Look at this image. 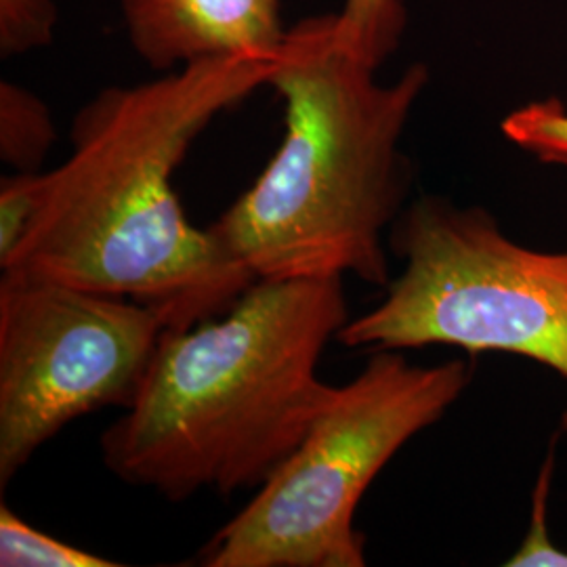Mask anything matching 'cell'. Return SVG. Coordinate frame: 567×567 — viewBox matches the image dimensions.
<instances>
[{"mask_svg":"<svg viewBox=\"0 0 567 567\" xmlns=\"http://www.w3.org/2000/svg\"><path fill=\"white\" fill-rule=\"evenodd\" d=\"M276 63L238 53L100 91L72 121L68 158L44 171L39 219L0 274L133 299L168 330L225 313L257 278L210 225L189 224L173 177L206 126L267 84Z\"/></svg>","mask_w":567,"mask_h":567,"instance_id":"6da1fadb","label":"cell"},{"mask_svg":"<svg viewBox=\"0 0 567 567\" xmlns=\"http://www.w3.org/2000/svg\"><path fill=\"white\" fill-rule=\"evenodd\" d=\"M217 318L166 330L137 400L103 431L124 484L173 503L259 489L334 398L318 365L351 320L343 278L257 280Z\"/></svg>","mask_w":567,"mask_h":567,"instance_id":"7a4b0ae2","label":"cell"},{"mask_svg":"<svg viewBox=\"0 0 567 567\" xmlns=\"http://www.w3.org/2000/svg\"><path fill=\"white\" fill-rule=\"evenodd\" d=\"M377 72L341 44L337 13L288 30L267 82L282 97V143L210 225L257 280L391 282L385 240L412 183L402 137L429 68L393 82Z\"/></svg>","mask_w":567,"mask_h":567,"instance_id":"3957f363","label":"cell"},{"mask_svg":"<svg viewBox=\"0 0 567 567\" xmlns=\"http://www.w3.org/2000/svg\"><path fill=\"white\" fill-rule=\"evenodd\" d=\"M465 360L414 365L381 349L200 555L206 567H364L355 513L370 484L471 383Z\"/></svg>","mask_w":567,"mask_h":567,"instance_id":"277c9868","label":"cell"},{"mask_svg":"<svg viewBox=\"0 0 567 567\" xmlns=\"http://www.w3.org/2000/svg\"><path fill=\"white\" fill-rule=\"evenodd\" d=\"M404 261L385 297L349 320L337 341L377 351L458 347L550 368L567 383V250L511 240L482 206L423 196L389 231ZM567 431V408L561 419Z\"/></svg>","mask_w":567,"mask_h":567,"instance_id":"5b68a950","label":"cell"},{"mask_svg":"<svg viewBox=\"0 0 567 567\" xmlns=\"http://www.w3.org/2000/svg\"><path fill=\"white\" fill-rule=\"evenodd\" d=\"M166 330L133 299L0 274V487L76 419L131 408Z\"/></svg>","mask_w":567,"mask_h":567,"instance_id":"8992f818","label":"cell"},{"mask_svg":"<svg viewBox=\"0 0 567 567\" xmlns=\"http://www.w3.org/2000/svg\"><path fill=\"white\" fill-rule=\"evenodd\" d=\"M135 53L161 72L225 55H278L282 0H121Z\"/></svg>","mask_w":567,"mask_h":567,"instance_id":"52a82bcc","label":"cell"},{"mask_svg":"<svg viewBox=\"0 0 567 567\" xmlns=\"http://www.w3.org/2000/svg\"><path fill=\"white\" fill-rule=\"evenodd\" d=\"M55 140L49 105L18 82H0V161L13 173H39Z\"/></svg>","mask_w":567,"mask_h":567,"instance_id":"ba28073f","label":"cell"},{"mask_svg":"<svg viewBox=\"0 0 567 567\" xmlns=\"http://www.w3.org/2000/svg\"><path fill=\"white\" fill-rule=\"evenodd\" d=\"M404 0H344L337 37L360 60L381 68L404 34Z\"/></svg>","mask_w":567,"mask_h":567,"instance_id":"9c48e42d","label":"cell"},{"mask_svg":"<svg viewBox=\"0 0 567 567\" xmlns=\"http://www.w3.org/2000/svg\"><path fill=\"white\" fill-rule=\"evenodd\" d=\"M0 566L114 567L112 559L89 553L30 526L7 505L0 507Z\"/></svg>","mask_w":567,"mask_h":567,"instance_id":"30bf717a","label":"cell"},{"mask_svg":"<svg viewBox=\"0 0 567 567\" xmlns=\"http://www.w3.org/2000/svg\"><path fill=\"white\" fill-rule=\"evenodd\" d=\"M508 142L543 163L567 164V107L559 100L529 102L501 124Z\"/></svg>","mask_w":567,"mask_h":567,"instance_id":"8fae6325","label":"cell"},{"mask_svg":"<svg viewBox=\"0 0 567 567\" xmlns=\"http://www.w3.org/2000/svg\"><path fill=\"white\" fill-rule=\"evenodd\" d=\"M44 171L11 173L0 182V267L9 264L39 219Z\"/></svg>","mask_w":567,"mask_h":567,"instance_id":"7c38bea8","label":"cell"},{"mask_svg":"<svg viewBox=\"0 0 567 567\" xmlns=\"http://www.w3.org/2000/svg\"><path fill=\"white\" fill-rule=\"evenodd\" d=\"M58 21L55 0H0V55L18 58L49 47Z\"/></svg>","mask_w":567,"mask_h":567,"instance_id":"4fadbf2b","label":"cell"},{"mask_svg":"<svg viewBox=\"0 0 567 567\" xmlns=\"http://www.w3.org/2000/svg\"><path fill=\"white\" fill-rule=\"evenodd\" d=\"M553 480V458L548 456L538 475L532 501V524L522 547L517 548L505 566L508 567H567V550L555 547L548 536V494Z\"/></svg>","mask_w":567,"mask_h":567,"instance_id":"5bb4252c","label":"cell"}]
</instances>
